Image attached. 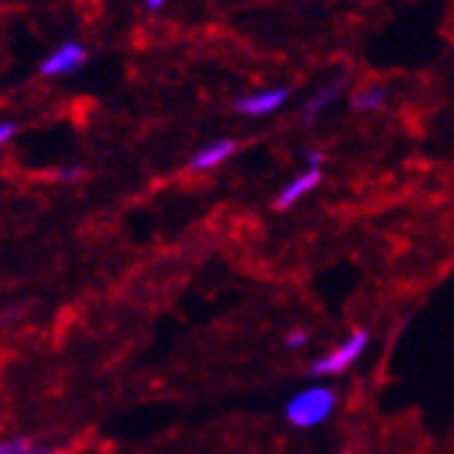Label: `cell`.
<instances>
[{"mask_svg": "<svg viewBox=\"0 0 454 454\" xmlns=\"http://www.w3.org/2000/svg\"><path fill=\"white\" fill-rule=\"evenodd\" d=\"M334 404H338V399H334V390L332 387H324V385H312L307 390H299L295 396L287 402L285 407V419L299 427V429H312L324 424L329 416Z\"/></svg>", "mask_w": 454, "mask_h": 454, "instance_id": "obj_1", "label": "cell"}, {"mask_svg": "<svg viewBox=\"0 0 454 454\" xmlns=\"http://www.w3.org/2000/svg\"><path fill=\"white\" fill-rule=\"evenodd\" d=\"M368 340H371V334H368L365 329L354 332L340 348H334L332 354H326V357L315 360V363L307 368V377H312V380H321V377H340V373H346L354 363H357V360L363 357V351L368 348Z\"/></svg>", "mask_w": 454, "mask_h": 454, "instance_id": "obj_2", "label": "cell"}, {"mask_svg": "<svg viewBox=\"0 0 454 454\" xmlns=\"http://www.w3.org/2000/svg\"><path fill=\"white\" fill-rule=\"evenodd\" d=\"M290 101V90L287 87H276V90H262V92H251L234 101V112L246 114V117H265L276 109H282Z\"/></svg>", "mask_w": 454, "mask_h": 454, "instance_id": "obj_3", "label": "cell"}, {"mask_svg": "<svg viewBox=\"0 0 454 454\" xmlns=\"http://www.w3.org/2000/svg\"><path fill=\"white\" fill-rule=\"evenodd\" d=\"M87 62V51L82 43H65L59 45L43 65H39V73L48 75V78H56V75H67V73H75Z\"/></svg>", "mask_w": 454, "mask_h": 454, "instance_id": "obj_4", "label": "cell"}, {"mask_svg": "<svg viewBox=\"0 0 454 454\" xmlns=\"http://www.w3.org/2000/svg\"><path fill=\"white\" fill-rule=\"evenodd\" d=\"M321 179H324V173H321V168H309V170H304L301 176H295V179L276 195V201H273V209H279V212H287L290 207H295L299 204L304 195H309L315 187L321 184Z\"/></svg>", "mask_w": 454, "mask_h": 454, "instance_id": "obj_5", "label": "cell"}, {"mask_svg": "<svg viewBox=\"0 0 454 454\" xmlns=\"http://www.w3.org/2000/svg\"><path fill=\"white\" fill-rule=\"evenodd\" d=\"M237 145L234 140H215L209 145H204L201 151H195L192 153V160H190V170L192 173H204V170H212V168H218L223 165L229 156L237 153Z\"/></svg>", "mask_w": 454, "mask_h": 454, "instance_id": "obj_6", "label": "cell"}, {"mask_svg": "<svg viewBox=\"0 0 454 454\" xmlns=\"http://www.w3.org/2000/svg\"><path fill=\"white\" fill-rule=\"evenodd\" d=\"M343 84H346V75H340L338 82H332V84H326L318 95L312 98V101L307 104V109H304V123L307 126H312L318 117L324 114V109L329 106V104H334L338 101V95H340V90H343Z\"/></svg>", "mask_w": 454, "mask_h": 454, "instance_id": "obj_7", "label": "cell"}, {"mask_svg": "<svg viewBox=\"0 0 454 454\" xmlns=\"http://www.w3.org/2000/svg\"><path fill=\"white\" fill-rule=\"evenodd\" d=\"M354 109L357 112H377L387 104V90L380 87V84H373V87H363L357 95H354Z\"/></svg>", "mask_w": 454, "mask_h": 454, "instance_id": "obj_8", "label": "cell"}, {"mask_svg": "<svg viewBox=\"0 0 454 454\" xmlns=\"http://www.w3.org/2000/svg\"><path fill=\"white\" fill-rule=\"evenodd\" d=\"M0 454H51V449L36 446L28 438H12V441H0Z\"/></svg>", "mask_w": 454, "mask_h": 454, "instance_id": "obj_9", "label": "cell"}, {"mask_svg": "<svg viewBox=\"0 0 454 454\" xmlns=\"http://www.w3.org/2000/svg\"><path fill=\"white\" fill-rule=\"evenodd\" d=\"M307 340H309V334L304 329H293L285 338V346L287 348H301V346H307Z\"/></svg>", "mask_w": 454, "mask_h": 454, "instance_id": "obj_10", "label": "cell"}, {"mask_svg": "<svg viewBox=\"0 0 454 454\" xmlns=\"http://www.w3.org/2000/svg\"><path fill=\"white\" fill-rule=\"evenodd\" d=\"M14 134H17V123H12V121H0V145H6Z\"/></svg>", "mask_w": 454, "mask_h": 454, "instance_id": "obj_11", "label": "cell"}, {"mask_svg": "<svg viewBox=\"0 0 454 454\" xmlns=\"http://www.w3.org/2000/svg\"><path fill=\"white\" fill-rule=\"evenodd\" d=\"M307 165L309 168H321L324 165V153L321 151H307Z\"/></svg>", "mask_w": 454, "mask_h": 454, "instance_id": "obj_12", "label": "cell"}, {"mask_svg": "<svg viewBox=\"0 0 454 454\" xmlns=\"http://www.w3.org/2000/svg\"><path fill=\"white\" fill-rule=\"evenodd\" d=\"M165 4H168V0H145V9H148V12H160Z\"/></svg>", "mask_w": 454, "mask_h": 454, "instance_id": "obj_13", "label": "cell"}]
</instances>
